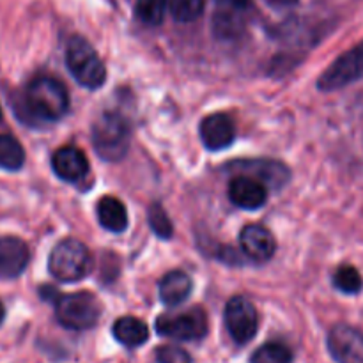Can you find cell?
<instances>
[{
    "label": "cell",
    "mask_w": 363,
    "mask_h": 363,
    "mask_svg": "<svg viewBox=\"0 0 363 363\" xmlns=\"http://www.w3.org/2000/svg\"><path fill=\"white\" fill-rule=\"evenodd\" d=\"M112 333L117 342L126 347H138L147 342L149 339L147 325L144 321H140V319L131 318V315L117 319L113 323Z\"/></svg>",
    "instance_id": "ac0fdd59"
},
{
    "label": "cell",
    "mask_w": 363,
    "mask_h": 363,
    "mask_svg": "<svg viewBox=\"0 0 363 363\" xmlns=\"http://www.w3.org/2000/svg\"><path fill=\"white\" fill-rule=\"evenodd\" d=\"M66 64L74 80L85 89H99L106 80V69L98 52L82 35H73L66 46Z\"/></svg>",
    "instance_id": "3957f363"
},
{
    "label": "cell",
    "mask_w": 363,
    "mask_h": 363,
    "mask_svg": "<svg viewBox=\"0 0 363 363\" xmlns=\"http://www.w3.org/2000/svg\"><path fill=\"white\" fill-rule=\"evenodd\" d=\"M158 363H191V357L177 346H162L156 350Z\"/></svg>",
    "instance_id": "484cf974"
},
{
    "label": "cell",
    "mask_w": 363,
    "mask_h": 363,
    "mask_svg": "<svg viewBox=\"0 0 363 363\" xmlns=\"http://www.w3.org/2000/svg\"><path fill=\"white\" fill-rule=\"evenodd\" d=\"M169 0H137V16L145 25H160L165 18Z\"/></svg>",
    "instance_id": "7402d4cb"
},
{
    "label": "cell",
    "mask_w": 363,
    "mask_h": 363,
    "mask_svg": "<svg viewBox=\"0 0 363 363\" xmlns=\"http://www.w3.org/2000/svg\"><path fill=\"white\" fill-rule=\"evenodd\" d=\"M130 124L117 112H105L92 126V145L99 158L106 162L124 158L130 147Z\"/></svg>",
    "instance_id": "7a4b0ae2"
},
{
    "label": "cell",
    "mask_w": 363,
    "mask_h": 363,
    "mask_svg": "<svg viewBox=\"0 0 363 363\" xmlns=\"http://www.w3.org/2000/svg\"><path fill=\"white\" fill-rule=\"evenodd\" d=\"M218 9L230 11V13H243L248 6L250 0H215Z\"/></svg>",
    "instance_id": "4316f807"
},
{
    "label": "cell",
    "mask_w": 363,
    "mask_h": 363,
    "mask_svg": "<svg viewBox=\"0 0 363 363\" xmlns=\"http://www.w3.org/2000/svg\"><path fill=\"white\" fill-rule=\"evenodd\" d=\"M333 286L344 294H358L362 291V275L354 266H340L333 275Z\"/></svg>",
    "instance_id": "ffe728a7"
},
{
    "label": "cell",
    "mask_w": 363,
    "mask_h": 363,
    "mask_svg": "<svg viewBox=\"0 0 363 363\" xmlns=\"http://www.w3.org/2000/svg\"><path fill=\"white\" fill-rule=\"evenodd\" d=\"M4 318H6V311H4V305L0 303V325H2Z\"/></svg>",
    "instance_id": "f1b7e54d"
},
{
    "label": "cell",
    "mask_w": 363,
    "mask_h": 363,
    "mask_svg": "<svg viewBox=\"0 0 363 363\" xmlns=\"http://www.w3.org/2000/svg\"><path fill=\"white\" fill-rule=\"evenodd\" d=\"M243 27L241 13H230V11L218 9L215 14V32L220 38H234Z\"/></svg>",
    "instance_id": "cb8c5ba5"
},
{
    "label": "cell",
    "mask_w": 363,
    "mask_h": 363,
    "mask_svg": "<svg viewBox=\"0 0 363 363\" xmlns=\"http://www.w3.org/2000/svg\"><path fill=\"white\" fill-rule=\"evenodd\" d=\"M69 108V96L64 85L52 77H38L27 85L21 98V106L16 110L25 112L21 117L30 124L53 123L64 117ZM21 112H18L20 116Z\"/></svg>",
    "instance_id": "6da1fadb"
},
{
    "label": "cell",
    "mask_w": 363,
    "mask_h": 363,
    "mask_svg": "<svg viewBox=\"0 0 363 363\" xmlns=\"http://www.w3.org/2000/svg\"><path fill=\"white\" fill-rule=\"evenodd\" d=\"M363 77V41L339 57L319 77L318 87L325 92L337 91Z\"/></svg>",
    "instance_id": "52a82bcc"
},
{
    "label": "cell",
    "mask_w": 363,
    "mask_h": 363,
    "mask_svg": "<svg viewBox=\"0 0 363 363\" xmlns=\"http://www.w3.org/2000/svg\"><path fill=\"white\" fill-rule=\"evenodd\" d=\"M101 301L92 293L62 294L55 301L57 321L67 330H89L101 318Z\"/></svg>",
    "instance_id": "5b68a950"
},
{
    "label": "cell",
    "mask_w": 363,
    "mask_h": 363,
    "mask_svg": "<svg viewBox=\"0 0 363 363\" xmlns=\"http://www.w3.org/2000/svg\"><path fill=\"white\" fill-rule=\"evenodd\" d=\"M156 332L174 340H199L208 335V315L201 307L183 314H163L156 319Z\"/></svg>",
    "instance_id": "8992f818"
},
{
    "label": "cell",
    "mask_w": 363,
    "mask_h": 363,
    "mask_svg": "<svg viewBox=\"0 0 363 363\" xmlns=\"http://www.w3.org/2000/svg\"><path fill=\"white\" fill-rule=\"evenodd\" d=\"M25 163V151L11 135H0V169L20 170Z\"/></svg>",
    "instance_id": "d6986e66"
},
{
    "label": "cell",
    "mask_w": 363,
    "mask_h": 363,
    "mask_svg": "<svg viewBox=\"0 0 363 363\" xmlns=\"http://www.w3.org/2000/svg\"><path fill=\"white\" fill-rule=\"evenodd\" d=\"M240 247L243 254L255 262L269 261L277 250L275 238L262 225L243 227L240 233Z\"/></svg>",
    "instance_id": "5bb4252c"
},
{
    "label": "cell",
    "mask_w": 363,
    "mask_h": 363,
    "mask_svg": "<svg viewBox=\"0 0 363 363\" xmlns=\"http://www.w3.org/2000/svg\"><path fill=\"white\" fill-rule=\"evenodd\" d=\"M91 252L78 240H62L55 245L48 259V269L59 282L73 284L91 272Z\"/></svg>",
    "instance_id": "277c9868"
},
{
    "label": "cell",
    "mask_w": 363,
    "mask_h": 363,
    "mask_svg": "<svg viewBox=\"0 0 363 363\" xmlns=\"http://www.w3.org/2000/svg\"><path fill=\"white\" fill-rule=\"evenodd\" d=\"M191 279L184 272H170L160 282V298L169 307L183 303L191 293Z\"/></svg>",
    "instance_id": "2e32d148"
},
{
    "label": "cell",
    "mask_w": 363,
    "mask_h": 363,
    "mask_svg": "<svg viewBox=\"0 0 363 363\" xmlns=\"http://www.w3.org/2000/svg\"><path fill=\"white\" fill-rule=\"evenodd\" d=\"M169 9L174 20L181 23H190L202 14L204 0H169Z\"/></svg>",
    "instance_id": "603a6c76"
},
{
    "label": "cell",
    "mask_w": 363,
    "mask_h": 363,
    "mask_svg": "<svg viewBox=\"0 0 363 363\" xmlns=\"http://www.w3.org/2000/svg\"><path fill=\"white\" fill-rule=\"evenodd\" d=\"M272 4H275V6H291V4H294L296 0H269Z\"/></svg>",
    "instance_id": "83f0119b"
},
{
    "label": "cell",
    "mask_w": 363,
    "mask_h": 363,
    "mask_svg": "<svg viewBox=\"0 0 363 363\" xmlns=\"http://www.w3.org/2000/svg\"><path fill=\"white\" fill-rule=\"evenodd\" d=\"M225 326L238 344H248L257 333L259 318L254 303L245 296H234L225 305Z\"/></svg>",
    "instance_id": "ba28073f"
},
{
    "label": "cell",
    "mask_w": 363,
    "mask_h": 363,
    "mask_svg": "<svg viewBox=\"0 0 363 363\" xmlns=\"http://www.w3.org/2000/svg\"><path fill=\"white\" fill-rule=\"evenodd\" d=\"M328 351L337 363H363V333L350 325L333 326Z\"/></svg>",
    "instance_id": "9c48e42d"
},
{
    "label": "cell",
    "mask_w": 363,
    "mask_h": 363,
    "mask_svg": "<svg viewBox=\"0 0 363 363\" xmlns=\"http://www.w3.org/2000/svg\"><path fill=\"white\" fill-rule=\"evenodd\" d=\"M201 138L209 151H222L236 138V124L227 113H211L201 123Z\"/></svg>",
    "instance_id": "8fae6325"
},
{
    "label": "cell",
    "mask_w": 363,
    "mask_h": 363,
    "mask_svg": "<svg viewBox=\"0 0 363 363\" xmlns=\"http://www.w3.org/2000/svg\"><path fill=\"white\" fill-rule=\"evenodd\" d=\"M250 363H293V353L284 344L269 342L255 351Z\"/></svg>",
    "instance_id": "44dd1931"
},
{
    "label": "cell",
    "mask_w": 363,
    "mask_h": 363,
    "mask_svg": "<svg viewBox=\"0 0 363 363\" xmlns=\"http://www.w3.org/2000/svg\"><path fill=\"white\" fill-rule=\"evenodd\" d=\"M30 261L28 247L20 238H0V280L20 277Z\"/></svg>",
    "instance_id": "4fadbf2b"
},
{
    "label": "cell",
    "mask_w": 363,
    "mask_h": 363,
    "mask_svg": "<svg viewBox=\"0 0 363 363\" xmlns=\"http://www.w3.org/2000/svg\"><path fill=\"white\" fill-rule=\"evenodd\" d=\"M149 225H151L152 233L156 236L163 238V240H169L172 236V222H170L169 215L165 213V209L160 204H152L149 208Z\"/></svg>",
    "instance_id": "d4e9b609"
},
{
    "label": "cell",
    "mask_w": 363,
    "mask_h": 363,
    "mask_svg": "<svg viewBox=\"0 0 363 363\" xmlns=\"http://www.w3.org/2000/svg\"><path fill=\"white\" fill-rule=\"evenodd\" d=\"M96 213H98V222L101 223L103 229L110 230V233H123V230H126L128 211L119 199L110 197V195L99 199Z\"/></svg>",
    "instance_id": "e0dca14e"
},
{
    "label": "cell",
    "mask_w": 363,
    "mask_h": 363,
    "mask_svg": "<svg viewBox=\"0 0 363 363\" xmlns=\"http://www.w3.org/2000/svg\"><path fill=\"white\" fill-rule=\"evenodd\" d=\"M229 167H234L229 170H236L240 172V176H248L264 186L275 188V190L284 186L291 177L287 167L279 162H273V160H241V162L230 163Z\"/></svg>",
    "instance_id": "30bf717a"
},
{
    "label": "cell",
    "mask_w": 363,
    "mask_h": 363,
    "mask_svg": "<svg viewBox=\"0 0 363 363\" xmlns=\"http://www.w3.org/2000/svg\"><path fill=\"white\" fill-rule=\"evenodd\" d=\"M52 169L59 179L66 181V183H77L87 176L89 160L84 151L74 145H64L53 152Z\"/></svg>",
    "instance_id": "7c38bea8"
},
{
    "label": "cell",
    "mask_w": 363,
    "mask_h": 363,
    "mask_svg": "<svg viewBox=\"0 0 363 363\" xmlns=\"http://www.w3.org/2000/svg\"><path fill=\"white\" fill-rule=\"evenodd\" d=\"M229 199L238 208L254 211L266 204L268 191H266L264 184H261L259 181L248 176H238L229 184Z\"/></svg>",
    "instance_id": "9a60e30c"
},
{
    "label": "cell",
    "mask_w": 363,
    "mask_h": 363,
    "mask_svg": "<svg viewBox=\"0 0 363 363\" xmlns=\"http://www.w3.org/2000/svg\"><path fill=\"white\" fill-rule=\"evenodd\" d=\"M0 123H2V108H0Z\"/></svg>",
    "instance_id": "f546056e"
}]
</instances>
